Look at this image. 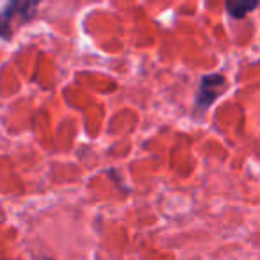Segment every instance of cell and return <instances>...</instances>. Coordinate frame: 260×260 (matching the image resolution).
<instances>
[{
	"label": "cell",
	"instance_id": "cell-1",
	"mask_svg": "<svg viewBox=\"0 0 260 260\" xmlns=\"http://www.w3.org/2000/svg\"><path fill=\"white\" fill-rule=\"evenodd\" d=\"M226 87V79L219 73H212V75H203L200 79V87L196 93L194 107L196 111L203 112L214 104L217 96L224 91Z\"/></svg>",
	"mask_w": 260,
	"mask_h": 260
},
{
	"label": "cell",
	"instance_id": "cell-2",
	"mask_svg": "<svg viewBox=\"0 0 260 260\" xmlns=\"http://www.w3.org/2000/svg\"><path fill=\"white\" fill-rule=\"evenodd\" d=\"M40 0H6L2 8V34L9 38V20L18 16L20 22H29L38 11Z\"/></svg>",
	"mask_w": 260,
	"mask_h": 260
},
{
	"label": "cell",
	"instance_id": "cell-3",
	"mask_svg": "<svg viewBox=\"0 0 260 260\" xmlns=\"http://www.w3.org/2000/svg\"><path fill=\"white\" fill-rule=\"evenodd\" d=\"M258 0H226V13L235 20L244 18L248 13L256 9Z\"/></svg>",
	"mask_w": 260,
	"mask_h": 260
}]
</instances>
